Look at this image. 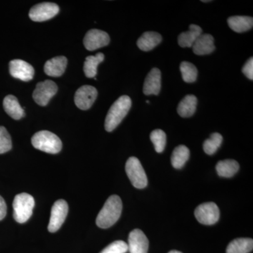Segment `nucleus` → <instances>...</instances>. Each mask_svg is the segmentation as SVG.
I'll list each match as a JSON object with an SVG mask.
<instances>
[{
    "mask_svg": "<svg viewBox=\"0 0 253 253\" xmlns=\"http://www.w3.org/2000/svg\"><path fill=\"white\" fill-rule=\"evenodd\" d=\"M168 253H182L180 252V251H169V252Z\"/></svg>",
    "mask_w": 253,
    "mask_h": 253,
    "instance_id": "obj_33",
    "label": "nucleus"
},
{
    "mask_svg": "<svg viewBox=\"0 0 253 253\" xmlns=\"http://www.w3.org/2000/svg\"><path fill=\"white\" fill-rule=\"evenodd\" d=\"M12 148L11 136L6 128L0 126V154L8 152Z\"/></svg>",
    "mask_w": 253,
    "mask_h": 253,
    "instance_id": "obj_29",
    "label": "nucleus"
},
{
    "mask_svg": "<svg viewBox=\"0 0 253 253\" xmlns=\"http://www.w3.org/2000/svg\"><path fill=\"white\" fill-rule=\"evenodd\" d=\"M127 246L130 253H148L149 240L142 231L136 229L129 234Z\"/></svg>",
    "mask_w": 253,
    "mask_h": 253,
    "instance_id": "obj_13",
    "label": "nucleus"
},
{
    "mask_svg": "<svg viewBox=\"0 0 253 253\" xmlns=\"http://www.w3.org/2000/svg\"><path fill=\"white\" fill-rule=\"evenodd\" d=\"M104 60V55L102 53H97L95 56H87L84 63V72L86 77L94 78L97 74L98 66Z\"/></svg>",
    "mask_w": 253,
    "mask_h": 253,
    "instance_id": "obj_24",
    "label": "nucleus"
},
{
    "mask_svg": "<svg viewBox=\"0 0 253 253\" xmlns=\"http://www.w3.org/2000/svg\"><path fill=\"white\" fill-rule=\"evenodd\" d=\"M3 106L5 112L13 119L20 120L24 116V110L19 104L17 98L13 95H8L4 98Z\"/></svg>",
    "mask_w": 253,
    "mask_h": 253,
    "instance_id": "obj_18",
    "label": "nucleus"
},
{
    "mask_svg": "<svg viewBox=\"0 0 253 253\" xmlns=\"http://www.w3.org/2000/svg\"><path fill=\"white\" fill-rule=\"evenodd\" d=\"M123 203L117 195L110 196L96 217V225L108 229L117 222L122 213Z\"/></svg>",
    "mask_w": 253,
    "mask_h": 253,
    "instance_id": "obj_1",
    "label": "nucleus"
},
{
    "mask_svg": "<svg viewBox=\"0 0 253 253\" xmlns=\"http://www.w3.org/2000/svg\"><path fill=\"white\" fill-rule=\"evenodd\" d=\"M190 156L189 149L184 145H180L173 151L171 163L176 169H181L184 167L186 161L189 160Z\"/></svg>",
    "mask_w": 253,
    "mask_h": 253,
    "instance_id": "obj_25",
    "label": "nucleus"
},
{
    "mask_svg": "<svg viewBox=\"0 0 253 253\" xmlns=\"http://www.w3.org/2000/svg\"><path fill=\"white\" fill-rule=\"evenodd\" d=\"M84 45L89 51H94L110 42V37L106 32L101 30L91 29L86 33L84 38Z\"/></svg>",
    "mask_w": 253,
    "mask_h": 253,
    "instance_id": "obj_11",
    "label": "nucleus"
},
{
    "mask_svg": "<svg viewBox=\"0 0 253 253\" xmlns=\"http://www.w3.org/2000/svg\"><path fill=\"white\" fill-rule=\"evenodd\" d=\"M198 100L194 95H187L184 98L177 107V113L181 117H191L196 112Z\"/></svg>",
    "mask_w": 253,
    "mask_h": 253,
    "instance_id": "obj_21",
    "label": "nucleus"
},
{
    "mask_svg": "<svg viewBox=\"0 0 253 253\" xmlns=\"http://www.w3.org/2000/svg\"><path fill=\"white\" fill-rule=\"evenodd\" d=\"M239 164L234 160H224L218 162L216 170L218 175L222 177H231L239 171Z\"/></svg>",
    "mask_w": 253,
    "mask_h": 253,
    "instance_id": "obj_23",
    "label": "nucleus"
},
{
    "mask_svg": "<svg viewBox=\"0 0 253 253\" xmlns=\"http://www.w3.org/2000/svg\"><path fill=\"white\" fill-rule=\"evenodd\" d=\"M6 204L5 201L1 196H0V221L2 220L3 219L6 215Z\"/></svg>",
    "mask_w": 253,
    "mask_h": 253,
    "instance_id": "obj_32",
    "label": "nucleus"
},
{
    "mask_svg": "<svg viewBox=\"0 0 253 253\" xmlns=\"http://www.w3.org/2000/svg\"><path fill=\"white\" fill-rule=\"evenodd\" d=\"M242 72L249 79L253 80V58L248 60L243 67Z\"/></svg>",
    "mask_w": 253,
    "mask_h": 253,
    "instance_id": "obj_31",
    "label": "nucleus"
},
{
    "mask_svg": "<svg viewBox=\"0 0 253 253\" xmlns=\"http://www.w3.org/2000/svg\"><path fill=\"white\" fill-rule=\"evenodd\" d=\"M253 249V240L240 238L233 240L226 248V253H249Z\"/></svg>",
    "mask_w": 253,
    "mask_h": 253,
    "instance_id": "obj_22",
    "label": "nucleus"
},
{
    "mask_svg": "<svg viewBox=\"0 0 253 253\" xmlns=\"http://www.w3.org/2000/svg\"><path fill=\"white\" fill-rule=\"evenodd\" d=\"M183 81L186 83H194L197 79L198 70L193 63L183 61L180 65Z\"/></svg>",
    "mask_w": 253,
    "mask_h": 253,
    "instance_id": "obj_26",
    "label": "nucleus"
},
{
    "mask_svg": "<svg viewBox=\"0 0 253 253\" xmlns=\"http://www.w3.org/2000/svg\"><path fill=\"white\" fill-rule=\"evenodd\" d=\"M31 142L36 149L48 154H58L62 149V142L59 136L49 131L36 133L32 137Z\"/></svg>",
    "mask_w": 253,
    "mask_h": 253,
    "instance_id": "obj_3",
    "label": "nucleus"
},
{
    "mask_svg": "<svg viewBox=\"0 0 253 253\" xmlns=\"http://www.w3.org/2000/svg\"><path fill=\"white\" fill-rule=\"evenodd\" d=\"M146 103H147V104H149V101H146Z\"/></svg>",
    "mask_w": 253,
    "mask_h": 253,
    "instance_id": "obj_35",
    "label": "nucleus"
},
{
    "mask_svg": "<svg viewBox=\"0 0 253 253\" xmlns=\"http://www.w3.org/2000/svg\"><path fill=\"white\" fill-rule=\"evenodd\" d=\"M59 11V6L55 3H40L30 10L29 17L36 22H42L54 17Z\"/></svg>",
    "mask_w": 253,
    "mask_h": 253,
    "instance_id": "obj_9",
    "label": "nucleus"
},
{
    "mask_svg": "<svg viewBox=\"0 0 253 253\" xmlns=\"http://www.w3.org/2000/svg\"><path fill=\"white\" fill-rule=\"evenodd\" d=\"M67 62V59L63 56L49 59L44 65V72L51 77H60L64 73Z\"/></svg>",
    "mask_w": 253,
    "mask_h": 253,
    "instance_id": "obj_16",
    "label": "nucleus"
},
{
    "mask_svg": "<svg viewBox=\"0 0 253 253\" xmlns=\"http://www.w3.org/2000/svg\"><path fill=\"white\" fill-rule=\"evenodd\" d=\"M195 216L201 224L212 225L217 223L219 219V208L214 203H205L200 205L195 211Z\"/></svg>",
    "mask_w": 253,
    "mask_h": 253,
    "instance_id": "obj_6",
    "label": "nucleus"
},
{
    "mask_svg": "<svg viewBox=\"0 0 253 253\" xmlns=\"http://www.w3.org/2000/svg\"><path fill=\"white\" fill-rule=\"evenodd\" d=\"M57 91L58 86L54 82L49 80L41 82L38 83L33 91V99L40 106H45Z\"/></svg>",
    "mask_w": 253,
    "mask_h": 253,
    "instance_id": "obj_7",
    "label": "nucleus"
},
{
    "mask_svg": "<svg viewBox=\"0 0 253 253\" xmlns=\"http://www.w3.org/2000/svg\"><path fill=\"white\" fill-rule=\"evenodd\" d=\"M223 138L219 133L215 132L211 134L209 139H206L204 143L205 153L208 155H213L220 147Z\"/></svg>",
    "mask_w": 253,
    "mask_h": 253,
    "instance_id": "obj_27",
    "label": "nucleus"
},
{
    "mask_svg": "<svg viewBox=\"0 0 253 253\" xmlns=\"http://www.w3.org/2000/svg\"><path fill=\"white\" fill-rule=\"evenodd\" d=\"M98 92L96 88L90 85L82 86L75 94V104L78 109L86 111L90 109L97 97Z\"/></svg>",
    "mask_w": 253,
    "mask_h": 253,
    "instance_id": "obj_10",
    "label": "nucleus"
},
{
    "mask_svg": "<svg viewBox=\"0 0 253 253\" xmlns=\"http://www.w3.org/2000/svg\"><path fill=\"white\" fill-rule=\"evenodd\" d=\"M9 73L12 77L28 82L34 77L35 70L31 64L21 59L10 61Z\"/></svg>",
    "mask_w": 253,
    "mask_h": 253,
    "instance_id": "obj_12",
    "label": "nucleus"
},
{
    "mask_svg": "<svg viewBox=\"0 0 253 253\" xmlns=\"http://www.w3.org/2000/svg\"><path fill=\"white\" fill-rule=\"evenodd\" d=\"M162 41V36L156 32H146L136 42L138 47L144 51H151Z\"/></svg>",
    "mask_w": 253,
    "mask_h": 253,
    "instance_id": "obj_17",
    "label": "nucleus"
},
{
    "mask_svg": "<svg viewBox=\"0 0 253 253\" xmlns=\"http://www.w3.org/2000/svg\"><path fill=\"white\" fill-rule=\"evenodd\" d=\"M128 251V246L125 241H116L105 248L100 253H126Z\"/></svg>",
    "mask_w": 253,
    "mask_h": 253,
    "instance_id": "obj_30",
    "label": "nucleus"
},
{
    "mask_svg": "<svg viewBox=\"0 0 253 253\" xmlns=\"http://www.w3.org/2000/svg\"><path fill=\"white\" fill-rule=\"evenodd\" d=\"M35 200L31 195L26 193L16 195L13 202L15 220L20 224L26 222L33 214Z\"/></svg>",
    "mask_w": 253,
    "mask_h": 253,
    "instance_id": "obj_4",
    "label": "nucleus"
},
{
    "mask_svg": "<svg viewBox=\"0 0 253 253\" xmlns=\"http://www.w3.org/2000/svg\"><path fill=\"white\" fill-rule=\"evenodd\" d=\"M126 170L129 180L136 189H144L148 184L147 176L140 161L136 157H130L126 161Z\"/></svg>",
    "mask_w": 253,
    "mask_h": 253,
    "instance_id": "obj_5",
    "label": "nucleus"
},
{
    "mask_svg": "<svg viewBox=\"0 0 253 253\" xmlns=\"http://www.w3.org/2000/svg\"><path fill=\"white\" fill-rule=\"evenodd\" d=\"M194 54L203 56L211 54L215 49L214 38L210 34H201L192 46Z\"/></svg>",
    "mask_w": 253,
    "mask_h": 253,
    "instance_id": "obj_15",
    "label": "nucleus"
},
{
    "mask_svg": "<svg viewBox=\"0 0 253 253\" xmlns=\"http://www.w3.org/2000/svg\"><path fill=\"white\" fill-rule=\"evenodd\" d=\"M227 23L232 31L236 33H244L253 28V18L251 16H231L228 18Z\"/></svg>",
    "mask_w": 253,
    "mask_h": 253,
    "instance_id": "obj_20",
    "label": "nucleus"
},
{
    "mask_svg": "<svg viewBox=\"0 0 253 253\" xmlns=\"http://www.w3.org/2000/svg\"><path fill=\"white\" fill-rule=\"evenodd\" d=\"M203 1V2H209V1Z\"/></svg>",
    "mask_w": 253,
    "mask_h": 253,
    "instance_id": "obj_34",
    "label": "nucleus"
},
{
    "mask_svg": "<svg viewBox=\"0 0 253 253\" xmlns=\"http://www.w3.org/2000/svg\"><path fill=\"white\" fill-rule=\"evenodd\" d=\"M161 88V73L157 68H153L145 79L143 91L145 95H158Z\"/></svg>",
    "mask_w": 253,
    "mask_h": 253,
    "instance_id": "obj_14",
    "label": "nucleus"
},
{
    "mask_svg": "<svg viewBox=\"0 0 253 253\" xmlns=\"http://www.w3.org/2000/svg\"><path fill=\"white\" fill-rule=\"evenodd\" d=\"M202 28L197 25L191 24L188 31L181 33L178 37V43L181 47H192L193 44L202 34Z\"/></svg>",
    "mask_w": 253,
    "mask_h": 253,
    "instance_id": "obj_19",
    "label": "nucleus"
},
{
    "mask_svg": "<svg viewBox=\"0 0 253 253\" xmlns=\"http://www.w3.org/2000/svg\"><path fill=\"white\" fill-rule=\"evenodd\" d=\"M131 106L130 98L126 95L118 98L111 107L106 116L105 121V129L107 131H112L126 116Z\"/></svg>",
    "mask_w": 253,
    "mask_h": 253,
    "instance_id": "obj_2",
    "label": "nucleus"
},
{
    "mask_svg": "<svg viewBox=\"0 0 253 253\" xmlns=\"http://www.w3.org/2000/svg\"><path fill=\"white\" fill-rule=\"evenodd\" d=\"M68 212L67 202L64 200L56 201L51 208V217L48 230L49 232L54 233L59 230L65 221Z\"/></svg>",
    "mask_w": 253,
    "mask_h": 253,
    "instance_id": "obj_8",
    "label": "nucleus"
},
{
    "mask_svg": "<svg viewBox=\"0 0 253 253\" xmlns=\"http://www.w3.org/2000/svg\"><path fill=\"white\" fill-rule=\"evenodd\" d=\"M150 139L157 153H162L166 145V134L162 129H156L151 133Z\"/></svg>",
    "mask_w": 253,
    "mask_h": 253,
    "instance_id": "obj_28",
    "label": "nucleus"
}]
</instances>
